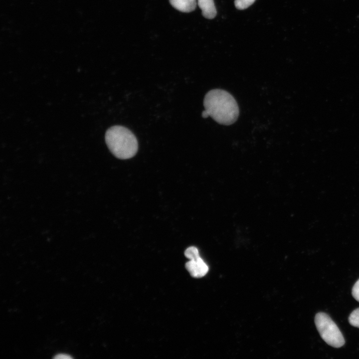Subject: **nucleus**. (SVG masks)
Instances as JSON below:
<instances>
[{
    "label": "nucleus",
    "mask_w": 359,
    "mask_h": 359,
    "mask_svg": "<svg viewBox=\"0 0 359 359\" xmlns=\"http://www.w3.org/2000/svg\"><path fill=\"white\" fill-rule=\"evenodd\" d=\"M203 106L208 116L220 124H232L239 116V108L235 99L222 89L208 91L204 98Z\"/></svg>",
    "instance_id": "1"
},
{
    "label": "nucleus",
    "mask_w": 359,
    "mask_h": 359,
    "mask_svg": "<svg viewBox=\"0 0 359 359\" xmlns=\"http://www.w3.org/2000/svg\"><path fill=\"white\" fill-rule=\"evenodd\" d=\"M105 139L110 152L118 159L131 158L138 151L136 137L125 127L116 125L110 127L105 133Z\"/></svg>",
    "instance_id": "2"
},
{
    "label": "nucleus",
    "mask_w": 359,
    "mask_h": 359,
    "mask_svg": "<svg viewBox=\"0 0 359 359\" xmlns=\"http://www.w3.org/2000/svg\"><path fill=\"white\" fill-rule=\"evenodd\" d=\"M315 323L321 338L327 344L337 348L344 345L345 341L342 333L329 315L322 312L317 313Z\"/></svg>",
    "instance_id": "3"
},
{
    "label": "nucleus",
    "mask_w": 359,
    "mask_h": 359,
    "mask_svg": "<svg viewBox=\"0 0 359 359\" xmlns=\"http://www.w3.org/2000/svg\"><path fill=\"white\" fill-rule=\"evenodd\" d=\"M185 266L190 275L194 278L202 277L208 271L207 265L200 256L196 259L189 260L186 263Z\"/></svg>",
    "instance_id": "4"
},
{
    "label": "nucleus",
    "mask_w": 359,
    "mask_h": 359,
    "mask_svg": "<svg viewBox=\"0 0 359 359\" xmlns=\"http://www.w3.org/2000/svg\"><path fill=\"white\" fill-rule=\"evenodd\" d=\"M197 4L204 17L212 19L216 16V10L213 0H197Z\"/></svg>",
    "instance_id": "5"
},
{
    "label": "nucleus",
    "mask_w": 359,
    "mask_h": 359,
    "mask_svg": "<svg viewBox=\"0 0 359 359\" xmlns=\"http://www.w3.org/2000/svg\"><path fill=\"white\" fill-rule=\"evenodd\" d=\"M171 4L176 9L184 12H189L195 9L196 0H169Z\"/></svg>",
    "instance_id": "6"
},
{
    "label": "nucleus",
    "mask_w": 359,
    "mask_h": 359,
    "mask_svg": "<svg viewBox=\"0 0 359 359\" xmlns=\"http://www.w3.org/2000/svg\"><path fill=\"white\" fill-rule=\"evenodd\" d=\"M349 322L352 326L359 328V308L351 313L349 317Z\"/></svg>",
    "instance_id": "7"
},
{
    "label": "nucleus",
    "mask_w": 359,
    "mask_h": 359,
    "mask_svg": "<svg viewBox=\"0 0 359 359\" xmlns=\"http://www.w3.org/2000/svg\"><path fill=\"white\" fill-rule=\"evenodd\" d=\"M184 255L189 260H193L200 256L198 249L194 246L188 247L184 251Z\"/></svg>",
    "instance_id": "8"
},
{
    "label": "nucleus",
    "mask_w": 359,
    "mask_h": 359,
    "mask_svg": "<svg viewBox=\"0 0 359 359\" xmlns=\"http://www.w3.org/2000/svg\"><path fill=\"white\" fill-rule=\"evenodd\" d=\"M255 0H235L234 4L238 9H244L252 4Z\"/></svg>",
    "instance_id": "9"
},
{
    "label": "nucleus",
    "mask_w": 359,
    "mask_h": 359,
    "mask_svg": "<svg viewBox=\"0 0 359 359\" xmlns=\"http://www.w3.org/2000/svg\"><path fill=\"white\" fill-rule=\"evenodd\" d=\"M352 294L354 298L359 302V279L353 287Z\"/></svg>",
    "instance_id": "10"
},
{
    "label": "nucleus",
    "mask_w": 359,
    "mask_h": 359,
    "mask_svg": "<svg viewBox=\"0 0 359 359\" xmlns=\"http://www.w3.org/2000/svg\"><path fill=\"white\" fill-rule=\"evenodd\" d=\"M55 359H71V357L67 355L60 354L54 357Z\"/></svg>",
    "instance_id": "11"
}]
</instances>
